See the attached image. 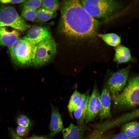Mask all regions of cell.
Instances as JSON below:
<instances>
[{
  "label": "cell",
  "instance_id": "cell-1",
  "mask_svg": "<svg viewBox=\"0 0 139 139\" xmlns=\"http://www.w3.org/2000/svg\"><path fill=\"white\" fill-rule=\"evenodd\" d=\"M60 13V29L67 37L74 39H85L95 34L99 22L88 13L80 1H63Z\"/></svg>",
  "mask_w": 139,
  "mask_h": 139
},
{
  "label": "cell",
  "instance_id": "cell-2",
  "mask_svg": "<svg viewBox=\"0 0 139 139\" xmlns=\"http://www.w3.org/2000/svg\"><path fill=\"white\" fill-rule=\"evenodd\" d=\"M115 105L127 108L134 107L139 105V75L129 79L123 91L112 97Z\"/></svg>",
  "mask_w": 139,
  "mask_h": 139
},
{
  "label": "cell",
  "instance_id": "cell-3",
  "mask_svg": "<svg viewBox=\"0 0 139 139\" xmlns=\"http://www.w3.org/2000/svg\"><path fill=\"white\" fill-rule=\"evenodd\" d=\"M83 6L94 18L106 19L113 15L117 9V2L114 0H84L80 1Z\"/></svg>",
  "mask_w": 139,
  "mask_h": 139
},
{
  "label": "cell",
  "instance_id": "cell-4",
  "mask_svg": "<svg viewBox=\"0 0 139 139\" xmlns=\"http://www.w3.org/2000/svg\"><path fill=\"white\" fill-rule=\"evenodd\" d=\"M10 27L21 32L29 26L13 7L8 5L0 7V27Z\"/></svg>",
  "mask_w": 139,
  "mask_h": 139
},
{
  "label": "cell",
  "instance_id": "cell-5",
  "mask_svg": "<svg viewBox=\"0 0 139 139\" xmlns=\"http://www.w3.org/2000/svg\"><path fill=\"white\" fill-rule=\"evenodd\" d=\"M56 43L51 36L37 45L33 64L40 66L48 62L56 53Z\"/></svg>",
  "mask_w": 139,
  "mask_h": 139
},
{
  "label": "cell",
  "instance_id": "cell-6",
  "mask_svg": "<svg viewBox=\"0 0 139 139\" xmlns=\"http://www.w3.org/2000/svg\"><path fill=\"white\" fill-rule=\"evenodd\" d=\"M24 37V40L11 57L13 60L19 65H31L33 64L37 44L32 43Z\"/></svg>",
  "mask_w": 139,
  "mask_h": 139
},
{
  "label": "cell",
  "instance_id": "cell-7",
  "mask_svg": "<svg viewBox=\"0 0 139 139\" xmlns=\"http://www.w3.org/2000/svg\"><path fill=\"white\" fill-rule=\"evenodd\" d=\"M129 68L127 67L118 70L108 80L107 86L112 97L117 95L124 89L128 79Z\"/></svg>",
  "mask_w": 139,
  "mask_h": 139
},
{
  "label": "cell",
  "instance_id": "cell-8",
  "mask_svg": "<svg viewBox=\"0 0 139 139\" xmlns=\"http://www.w3.org/2000/svg\"><path fill=\"white\" fill-rule=\"evenodd\" d=\"M100 95L96 85H95L89 97L85 124L90 122L98 116L101 107Z\"/></svg>",
  "mask_w": 139,
  "mask_h": 139
},
{
  "label": "cell",
  "instance_id": "cell-9",
  "mask_svg": "<svg viewBox=\"0 0 139 139\" xmlns=\"http://www.w3.org/2000/svg\"><path fill=\"white\" fill-rule=\"evenodd\" d=\"M51 36L50 30L48 27L37 26L31 28L25 36L32 43L38 44Z\"/></svg>",
  "mask_w": 139,
  "mask_h": 139
},
{
  "label": "cell",
  "instance_id": "cell-10",
  "mask_svg": "<svg viewBox=\"0 0 139 139\" xmlns=\"http://www.w3.org/2000/svg\"><path fill=\"white\" fill-rule=\"evenodd\" d=\"M110 91L107 86L103 89L100 95L101 107L98 115L101 120L111 117L110 111L111 97Z\"/></svg>",
  "mask_w": 139,
  "mask_h": 139
},
{
  "label": "cell",
  "instance_id": "cell-11",
  "mask_svg": "<svg viewBox=\"0 0 139 139\" xmlns=\"http://www.w3.org/2000/svg\"><path fill=\"white\" fill-rule=\"evenodd\" d=\"M51 113L49 125L50 134L53 136L63 129L61 115L58 109L51 105Z\"/></svg>",
  "mask_w": 139,
  "mask_h": 139
},
{
  "label": "cell",
  "instance_id": "cell-12",
  "mask_svg": "<svg viewBox=\"0 0 139 139\" xmlns=\"http://www.w3.org/2000/svg\"><path fill=\"white\" fill-rule=\"evenodd\" d=\"M20 35L18 30L9 31L5 27H0V45L11 46L19 39Z\"/></svg>",
  "mask_w": 139,
  "mask_h": 139
},
{
  "label": "cell",
  "instance_id": "cell-13",
  "mask_svg": "<svg viewBox=\"0 0 139 139\" xmlns=\"http://www.w3.org/2000/svg\"><path fill=\"white\" fill-rule=\"evenodd\" d=\"M84 126L76 125L71 123L62 130L63 139H81L85 129Z\"/></svg>",
  "mask_w": 139,
  "mask_h": 139
},
{
  "label": "cell",
  "instance_id": "cell-14",
  "mask_svg": "<svg viewBox=\"0 0 139 139\" xmlns=\"http://www.w3.org/2000/svg\"><path fill=\"white\" fill-rule=\"evenodd\" d=\"M89 96L86 94V97L80 105L74 111V115L78 125H84Z\"/></svg>",
  "mask_w": 139,
  "mask_h": 139
},
{
  "label": "cell",
  "instance_id": "cell-15",
  "mask_svg": "<svg viewBox=\"0 0 139 139\" xmlns=\"http://www.w3.org/2000/svg\"><path fill=\"white\" fill-rule=\"evenodd\" d=\"M132 59L130 51L128 48L121 45L116 49L115 59L117 63H126L131 60Z\"/></svg>",
  "mask_w": 139,
  "mask_h": 139
},
{
  "label": "cell",
  "instance_id": "cell-16",
  "mask_svg": "<svg viewBox=\"0 0 139 139\" xmlns=\"http://www.w3.org/2000/svg\"><path fill=\"white\" fill-rule=\"evenodd\" d=\"M122 132L134 139H139V122L133 121L124 124L121 128Z\"/></svg>",
  "mask_w": 139,
  "mask_h": 139
},
{
  "label": "cell",
  "instance_id": "cell-17",
  "mask_svg": "<svg viewBox=\"0 0 139 139\" xmlns=\"http://www.w3.org/2000/svg\"><path fill=\"white\" fill-rule=\"evenodd\" d=\"M86 94H82L75 90L71 96L68 108L71 114L80 105L85 98Z\"/></svg>",
  "mask_w": 139,
  "mask_h": 139
},
{
  "label": "cell",
  "instance_id": "cell-18",
  "mask_svg": "<svg viewBox=\"0 0 139 139\" xmlns=\"http://www.w3.org/2000/svg\"><path fill=\"white\" fill-rule=\"evenodd\" d=\"M98 35L107 44L113 47L117 46L121 42L120 37L114 33L99 34Z\"/></svg>",
  "mask_w": 139,
  "mask_h": 139
},
{
  "label": "cell",
  "instance_id": "cell-19",
  "mask_svg": "<svg viewBox=\"0 0 139 139\" xmlns=\"http://www.w3.org/2000/svg\"><path fill=\"white\" fill-rule=\"evenodd\" d=\"M55 12L40 8L37 11L38 20L42 22L47 21L54 17Z\"/></svg>",
  "mask_w": 139,
  "mask_h": 139
},
{
  "label": "cell",
  "instance_id": "cell-20",
  "mask_svg": "<svg viewBox=\"0 0 139 139\" xmlns=\"http://www.w3.org/2000/svg\"><path fill=\"white\" fill-rule=\"evenodd\" d=\"M60 6V3L58 0H42L41 8L54 12L57 10Z\"/></svg>",
  "mask_w": 139,
  "mask_h": 139
},
{
  "label": "cell",
  "instance_id": "cell-21",
  "mask_svg": "<svg viewBox=\"0 0 139 139\" xmlns=\"http://www.w3.org/2000/svg\"><path fill=\"white\" fill-rule=\"evenodd\" d=\"M37 10L28 8H23L21 16L26 20L32 21H36L38 20Z\"/></svg>",
  "mask_w": 139,
  "mask_h": 139
},
{
  "label": "cell",
  "instance_id": "cell-22",
  "mask_svg": "<svg viewBox=\"0 0 139 139\" xmlns=\"http://www.w3.org/2000/svg\"><path fill=\"white\" fill-rule=\"evenodd\" d=\"M42 0H26L23 3V8L37 10L41 8Z\"/></svg>",
  "mask_w": 139,
  "mask_h": 139
},
{
  "label": "cell",
  "instance_id": "cell-23",
  "mask_svg": "<svg viewBox=\"0 0 139 139\" xmlns=\"http://www.w3.org/2000/svg\"><path fill=\"white\" fill-rule=\"evenodd\" d=\"M17 122L18 125L26 127H28L31 124L29 118L26 116L23 115H21L18 118Z\"/></svg>",
  "mask_w": 139,
  "mask_h": 139
},
{
  "label": "cell",
  "instance_id": "cell-24",
  "mask_svg": "<svg viewBox=\"0 0 139 139\" xmlns=\"http://www.w3.org/2000/svg\"><path fill=\"white\" fill-rule=\"evenodd\" d=\"M29 132L28 127L18 125L17 128L16 133L19 136L24 137L28 135Z\"/></svg>",
  "mask_w": 139,
  "mask_h": 139
},
{
  "label": "cell",
  "instance_id": "cell-25",
  "mask_svg": "<svg viewBox=\"0 0 139 139\" xmlns=\"http://www.w3.org/2000/svg\"><path fill=\"white\" fill-rule=\"evenodd\" d=\"M25 0H0V2L3 4H18L24 3Z\"/></svg>",
  "mask_w": 139,
  "mask_h": 139
},
{
  "label": "cell",
  "instance_id": "cell-26",
  "mask_svg": "<svg viewBox=\"0 0 139 139\" xmlns=\"http://www.w3.org/2000/svg\"><path fill=\"white\" fill-rule=\"evenodd\" d=\"M112 139H134L128 136L123 132L120 133L115 136Z\"/></svg>",
  "mask_w": 139,
  "mask_h": 139
},
{
  "label": "cell",
  "instance_id": "cell-27",
  "mask_svg": "<svg viewBox=\"0 0 139 139\" xmlns=\"http://www.w3.org/2000/svg\"><path fill=\"white\" fill-rule=\"evenodd\" d=\"M8 130L13 139H23L19 136L12 128H9Z\"/></svg>",
  "mask_w": 139,
  "mask_h": 139
},
{
  "label": "cell",
  "instance_id": "cell-28",
  "mask_svg": "<svg viewBox=\"0 0 139 139\" xmlns=\"http://www.w3.org/2000/svg\"><path fill=\"white\" fill-rule=\"evenodd\" d=\"M87 139H110L109 136H102L100 135H97L90 137Z\"/></svg>",
  "mask_w": 139,
  "mask_h": 139
},
{
  "label": "cell",
  "instance_id": "cell-29",
  "mask_svg": "<svg viewBox=\"0 0 139 139\" xmlns=\"http://www.w3.org/2000/svg\"><path fill=\"white\" fill-rule=\"evenodd\" d=\"M26 139H49L47 137L44 136H33Z\"/></svg>",
  "mask_w": 139,
  "mask_h": 139
}]
</instances>
